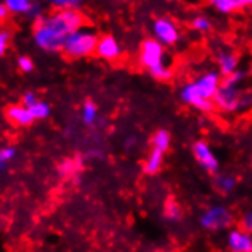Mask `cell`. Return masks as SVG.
<instances>
[{
    "mask_svg": "<svg viewBox=\"0 0 252 252\" xmlns=\"http://www.w3.org/2000/svg\"><path fill=\"white\" fill-rule=\"evenodd\" d=\"M221 84L220 72L210 70L203 75L185 84L181 89V99L185 104L194 107L200 112H211L214 107L213 98L216 96L219 87Z\"/></svg>",
    "mask_w": 252,
    "mask_h": 252,
    "instance_id": "1",
    "label": "cell"
},
{
    "mask_svg": "<svg viewBox=\"0 0 252 252\" xmlns=\"http://www.w3.org/2000/svg\"><path fill=\"white\" fill-rule=\"evenodd\" d=\"M38 20L46 25L51 31H54L55 34H58L63 38H66L72 32L78 31V29L84 28L86 25V17L78 9L54 11L49 16L38 17Z\"/></svg>",
    "mask_w": 252,
    "mask_h": 252,
    "instance_id": "2",
    "label": "cell"
},
{
    "mask_svg": "<svg viewBox=\"0 0 252 252\" xmlns=\"http://www.w3.org/2000/svg\"><path fill=\"white\" fill-rule=\"evenodd\" d=\"M98 40L99 37L94 29L81 28L66 37L63 44V54L67 58H73V60L75 58L91 57L96 51Z\"/></svg>",
    "mask_w": 252,
    "mask_h": 252,
    "instance_id": "3",
    "label": "cell"
},
{
    "mask_svg": "<svg viewBox=\"0 0 252 252\" xmlns=\"http://www.w3.org/2000/svg\"><path fill=\"white\" fill-rule=\"evenodd\" d=\"M139 63L148 72H153L165 64V46L153 37L144 38L139 46Z\"/></svg>",
    "mask_w": 252,
    "mask_h": 252,
    "instance_id": "4",
    "label": "cell"
},
{
    "mask_svg": "<svg viewBox=\"0 0 252 252\" xmlns=\"http://www.w3.org/2000/svg\"><path fill=\"white\" fill-rule=\"evenodd\" d=\"M242 99H243V94L240 92L239 86L221 80V84L219 87L216 96L213 98V102L221 112L232 113V112L242 110Z\"/></svg>",
    "mask_w": 252,
    "mask_h": 252,
    "instance_id": "5",
    "label": "cell"
},
{
    "mask_svg": "<svg viewBox=\"0 0 252 252\" xmlns=\"http://www.w3.org/2000/svg\"><path fill=\"white\" fill-rule=\"evenodd\" d=\"M64 40L63 37H60L58 34H55L54 31L41 23L38 19L35 20L34 23V41L35 44L46 52H60L63 51V44H64Z\"/></svg>",
    "mask_w": 252,
    "mask_h": 252,
    "instance_id": "6",
    "label": "cell"
},
{
    "mask_svg": "<svg viewBox=\"0 0 252 252\" xmlns=\"http://www.w3.org/2000/svg\"><path fill=\"white\" fill-rule=\"evenodd\" d=\"M152 34L162 46H173L181 38L179 28L170 17H158L152 25Z\"/></svg>",
    "mask_w": 252,
    "mask_h": 252,
    "instance_id": "7",
    "label": "cell"
},
{
    "mask_svg": "<svg viewBox=\"0 0 252 252\" xmlns=\"http://www.w3.org/2000/svg\"><path fill=\"white\" fill-rule=\"evenodd\" d=\"M232 223V216L226 206L216 205L206 210L200 217V225L208 231H220L226 229Z\"/></svg>",
    "mask_w": 252,
    "mask_h": 252,
    "instance_id": "8",
    "label": "cell"
},
{
    "mask_svg": "<svg viewBox=\"0 0 252 252\" xmlns=\"http://www.w3.org/2000/svg\"><path fill=\"white\" fill-rule=\"evenodd\" d=\"M192 153H194L196 160L200 164V167L210 173H216L219 170V159L216 158L214 152L211 150V147L203 142L199 141L192 145Z\"/></svg>",
    "mask_w": 252,
    "mask_h": 252,
    "instance_id": "9",
    "label": "cell"
},
{
    "mask_svg": "<svg viewBox=\"0 0 252 252\" xmlns=\"http://www.w3.org/2000/svg\"><path fill=\"white\" fill-rule=\"evenodd\" d=\"M95 54L102 58V60H107V62H113L118 60L121 57L123 49H121V44L118 41L113 35H101L96 44V51Z\"/></svg>",
    "mask_w": 252,
    "mask_h": 252,
    "instance_id": "10",
    "label": "cell"
},
{
    "mask_svg": "<svg viewBox=\"0 0 252 252\" xmlns=\"http://www.w3.org/2000/svg\"><path fill=\"white\" fill-rule=\"evenodd\" d=\"M5 118L6 121L12 126L17 127H29L35 120L28 107L23 104H11L5 109Z\"/></svg>",
    "mask_w": 252,
    "mask_h": 252,
    "instance_id": "11",
    "label": "cell"
},
{
    "mask_svg": "<svg viewBox=\"0 0 252 252\" xmlns=\"http://www.w3.org/2000/svg\"><path fill=\"white\" fill-rule=\"evenodd\" d=\"M228 246L232 252H252V235L243 229H232L228 234Z\"/></svg>",
    "mask_w": 252,
    "mask_h": 252,
    "instance_id": "12",
    "label": "cell"
},
{
    "mask_svg": "<svg viewBox=\"0 0 252 252\" xmlns=\"http://www.w3.org/2000/svg\"><path fill=\"white\" fill-rule=\"evenodd\" d=\"M216 62L219 66V72L221 77H228L235 70H239V55L231 51H220L216 55Z\"/></svg>",
    "mask_w": 252,
    "mask_h": 252,
    "instance_id": "13",
    "label": "cell"
},
{
    "mask_svg": "<svg viewBox=\"0 0 252 252\" xmlns=\"http://www.w3.org/2000/svg\"><path fill=\"white\" fill-rule=\"evenodd\" d=\"M162 164H164V152L159 150V148H152L150 155L145 160L144 171L147 174H156L162 168Z\"/></svg>",
    "mask_w": 252,
    "mask_h": 252,
    "instance_id": "14",
    "label": "cell"
},
{
    "mask_svg": "<svg viewBox=\"0 0 252 252\" xmlns=\"http://www.w3.org/2000/svg\"><path fill=\"white\" fill-rule=\"evenodd\" d=\"M81 120L86 126L92 127L98 121V107L94 101H86L81 109Z\"/></svg>",
    "mask_w": 252,
    "mask_h": 252,
    "instance_id": "15",
    "label": "cell"
},
{
    "mask_svg": "<svg viewBox=\"0 0 252 252\" xmlns=\"http://www.w3.org/2000/svg\"><path fill=\"white\" fill-rule=\"evenodd\" d=\"M81 159H66L63 160L60 165H58V174L63 176V177H70L75 173H78L81 170Z\"/></svg>",
    "mask_w": 252,
    "mask_h": 252,
    "instance_id": "16",
    "label": "cell"
},
{
    "mask_svg": "<svg viewBox=\"0 0 252 252\" xmlns=\"http://www.w3.org/2000/svg\"><path fill=\"white\" fill-rule=\"evenodd\" d=\"M170 133L167 130H158L155 135L152 136V145L153 148H159V150L162 152H167L168 150V147H170Z\"/></svg>",
    "mask_w": 252,
    "mask_h": 252,
    "instance_id": "17",
    "label": "cell"
},
{
    "mask_svg": "<svg viewBox=\"0 0 252 252\" xmlns=\"http://www.w3.org/2000/svg\"><path fill=\"white\" fill-rule=\"evenodd\" d=\"M3 2L12 14H28L32 6L31 0H3Z\"/></svg>",
    "mask_w": 252,
    "mask_h": 252,
    "instance_id": "18",
    "label": "cell"
},
{
    "mask_svg": "<svg viewBox=\"0 0 252 252\" xmlns=\"http://www.w3.org/2000/svg\"><path fill=\"white\" fill-rule=\"evenodd\" d=\"M164 217L168 221H177L182 217V210L179 203H176L174 200H168L164 206Z\"/></svg>",
    "mask_w": 252,
    "mask_h": 252,
    "instance_id": "19",
    "label": "cell"
},
{
    "mask_svg": "<svg viewBox=\"0 0 252 252\" xmlns=\"http://www.w3.org/2000/svg\"><path fill=\"white\" fill-rule=\"evenodd\" d=\"M235 185H237V181L232 176H217L216 177V187L219 188V191L225 192V194L232 192Z\"/></svg>",
    "mask_w": 252,
    "mask_h": 252,
    "instance_id": "20",
    "label": "cell"
},
{
    "mask_svg": "<svg viewBox=\"0 0 252 252\" xmlns=\"http://www.w3.org/2000/svg\"><path fill=\"white\" fill-rule=\"evenodd\" d=\"M49 5L55 11H63V9H78L84 0H48Z\"/></svg>",
    "mask_w": 252,
    "mask_h": 252,
    "instance_id": "21",
    "label": "cell"
},
{
    "mask_svg": "<svg viewBox=\"0 0 252 252\" xmlns=\"http://www.w3.org/2000/svg\"><path fill=\"white\" fill-rule=\"evenodd\" d=\"M191 28L197 32H210L213 29V22L206 16H196L191 20Z\"/></svg>",
    "mask_w": 252,
    "mask_h": 252,
    "instance_id": "22",
    "label": "cell"
},
{
    "mask_svg": "<svg viewBox=\"0 0 252 252\" xmlns=\"http://www.w3.org/2000/svg\"><path fill=\"white\" fill-rule=\"evenodd\" d=\"M29 110H31L34 120H46V118L51 115V106L48 104L46 101H41V99L37 102V104H34Z\"/></svg>",
    "mask_w": 252,
    "mask_h": 252,
    "instance_id": "23",
    "label": "cell"
},
{
    "mask_svg": "<svg viewBox=\"0 0 252 252\" xmlns=\"http://www.w3.org/2000/svg\"><path fill=\"white\" fill-rule=\"evenodd\" d=\"M214 8L220 14H231V12L239 9V8H237V5H235V0H220V2H217L214 5Z\"/></svg>",
    "mask_w": 252,
    "mask_h": 252,
    "instance_id": "24",
    "label": "cell"
},
{
    "mask_svg": "<svg viewBox=\"0 0 252 252\" xmlns=\"http://www.w3.org/2000/svg\"><path fill=\"white\" fill-rule=\"evenodd\" d=\"M9 41H11V34L6 29H0V57H3L9 48Z\"/></svg>",
    "mask_w": 252,
    "mask_h": 252,
    "instance_id": "25",
    "label": "cell"
},
{
    "mask_svg": "<svg viewBox=\"0 0 252 252\" xmlns=\"http://www.w3.org/2000/svg\"><path fill=\"white\" fill-rule=\"evenodd\" d=\"M40 99H38V96H37V94L35 92H26V94H23V96H22V104L25 106V107H28V109H31L34 104H37Z\"/></svg>",
    "mask_w": 252,
    "mask_h": 252,
    "instance_id": "26",
    "label": "cell"
},
{
    "mask_svg": "<svg viewBox=\"0 0 252 252\" xmlns=\"http://www.w3.org/2000/svg\"><path fill=\"white\" fill-rule=\"evenodd\" d=\"M17 64H19V69L22 72H26V73L32 72V69H34V63H32V60L29 57H19Z\"/></svg>",
    "mask_w": 252,
    "mask_h": 252,
    "instance_id": "27",
    "label": "cell"
},
{
    "mask_svg": "<svg viewBox=\"0 0 252 252\" xmlns=\"http://www.w3.org/2000/svg\"><path fill=\"white\" fill-rule=\"evenodd\" d=\"M16 148L14 147H3V148H0V159H2L3 162H8L12 160L14 158H16Z\"/></svg>",
    "mask_w": 252,
    "mask_h": 252,
    "instance_id": "28",
    "label": "cell"
},
{
    "mask_svg": "<svg viewBox=\"0 0 252 252\" xmlns=\"http://www.w3.org/2000/svg\"><path fill=\"white\" fill-rule=\"evenodd\" d=\"M242 226H243V231L252 234V211L246 213L242 219Z\"/></svg>",
    "mask_w": 252,
    "mask_h": 252,
    "instance_id": "29",
    "label": "cell"
},
{
    "mask_svg": "<svg viewBox=\"0 0 252 252\" xmlns=\"http://www.w3.org/2000/svg\"><path fill=\"white\" fill-rule=\"evenodd\" d=\"M9 9L6 8V5H5V2L3 0H0V23H3V22H6L8 20V17H9Z\"/></svg>",
    "mask_w": 252,
    "mask_h": 252,
    "instance_id": "30",
    "label": "cell"
},
{
    "mask_svg": "<svg viewBox=\"0 0 252 252\" xmlns=\"http://www.w3.org/2000/svg\"><path fill=\"white\" fill-rule=\"evenodd\" d=\"M235 5L237 8H248V6H252V0H235Z\"/></svg>",
    "mask_w": 252,
    "mask_h": 252,
    "instance_id": "31",
    "label": "cell"
},
{
    "mask_svg": "<svg viewBox=\"0 0 252 252\" xmlns=\"http://www.w3.org/2000/svg\"><path fill=\"white\" fill-rule=\"evenodd\" d=\"M5 167H6V162H3L2 159H0V171H3Z\"/></svg>",
    "mask_w": 252,
    "mask_h": 252,
    "instance_id": "32",
    "label": "cell"
},
{
    "mask_svg": "<svg viewBox=\"0 0 252 252\" xmlns=\"http://www.w3.org/2000/svg\"><path fill=\"white\" fill-rule=\"evenodd\" d=\"M206 2H210V3H213V5H216L217 2H220V0H206Z\"/></svg>",
    "mask_w": 252,
    "mask_h": 252,
    "instance_id": "33",
    "label": "cell"
},
{
    "mask_svg": "<svg viewBox=\"0 0 252 252\" xmlns=\"http://www.w3.org/2000/svg\"><path fill=\"white\" fill-rule=\"evenodd\" d=\"M121 2H124V3H131V2H135V0H121Z\"/></svg>",
    "mask_w": 252,
    "mask_h": 252,
    "instance_id": "34",
    "label": "cell"
},
{
    "mask_svg": "<svg viewBox=\"0 0 252 252\" xmlns=\"http://www.w3.org/2000/svg\"><path fill=\"white\" fill-rule=\"evenodd\" d=\"M31 2H34V0H31Z\"/></svg>",
    "mask_w": 252,
    "mask_h": 252,
    "instance_id": "35",
    "label": "cell"
}]
</instances>
